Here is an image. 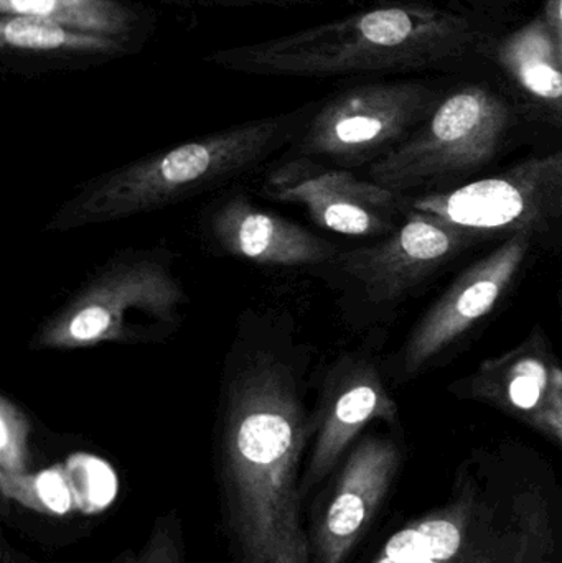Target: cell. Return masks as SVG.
I'll return each instance as SVG.
<instances>
[{"mask_svg":"<svg viewBox=\"0 0 562 563\" xmlns=\"http://www.w3.org/2000/svg\"><path fill=\"white\" fill-rule=\"evenodd\" d=\"M510 121V108L500 96L485 86H467L438 104L412 137L376 158L370 177L401 194L484 167L500 148Z\"/></svg>","mask_w":562,"mask_h":563,"instance_id":"8992f818","label":"cell"},{"mask_svg":"<svg viewBox=\"0 0 562 563\" xmlns=\"http://www.w3.org/2000/svg\"><path fill=\"white\" fill-rule=\"evenodd\" d=\"M481 238L411 208L405 223L385 240L342 254L339 264L362 285L370 300L392 303L408 297Z\"/></svg>","mask_w":562,"mask_h":563,"instance_id":"9c48e42d","label":"cell"},{"mask_svg":"<svg viewBox=\"0 0 562 563\" xmlns=\"http://www.w3.org/2000/svg\"><path fill=\"white\" fill-rule=\"evenodd\" d=\"M411 208L484 238L535 234L562 220V151L455 190L416 198Z\"/></svg>","mask_w":562,"mask_h":563,"instance_id":"52a82bcc","label":"cell"},{"mask_svg":"<svg viewBox=\"0 0 562 563\" xmlns=\"http://www.w3.org/2000/svg\"><path fill=\"white\" fill-rule=\"evenodd\" d=\"M30 422L9 397H0V478L29 475Z\"/></svg>","mask_w":562,"mask_h":563,"instance_id":"ffe728a7","label":"cell"},{"mask_svg":"<svg viewBox=\"0 0 562 563\" xmlns=\"http://www.w3.org/2000/svg\"><path fill=\"white\" fill-rule=\"evenodd\" d=\"M401 453L392 440H363L340 475L317 536L319 563H343L365 532L398 472Z\"/></svg>","mask_w":562,"mask_h":563,"instance_id":"5bb4252c","label":"cell"},{"mask_svg":"<svg viewBox=\"0 0 562 563\" xmlns=\"http://www.w3.org/2000/svg\"><path fill=\"white\" fill-rule=\"evenodd\" d=\"M68 466H55L38 475L0 478L3 498L15 499L25 508L45 515L71 512L96 515L108 508L118 495L114 473L95 459H78Z\"/></svg>","mask_w":562,"mask_h":563,"instance_id":"e0dca14e","label":"cell"},{"mask_svg":"<svg viewBox=\"0 0 562 563\" xmlns=\"http://www.w3.org/2000/svg\"><path fill=\"white\" fill-rule=\"evenodd\" d=\"M307 437L293 374L269 354L256 357L231 387L223 433L231 528L244 563H310L297 489Z\"/></svg>","mask_w":562,"mask_h":563,"instance_id":"6da1fadb","label":"cell"},{"mask_svg":"<svg viewBox=\"0 0 562 563\" xmlns=\"http://www.w3.org/2000/svg\"><path fill=\"white\" fill-rule=\"evenodd\" d=\"M142 43L81 32L35 16L0 15L3 59L46 68H81L134 55Z\"/></svg>","mask_w":562,"mask_h":563,"instance_id":"2e32d148","label":"cell"},{"mask_svg":"<svg viewBox=\"0 0 562 563\" xmlns=\"http://www.w3.org/2000/svg\"><path fill=\"white\" fill-rule=\"evenodd\" d=\"M312 106L233 125L89 181L58 211L48 230L69 231L162 210L246 174L312 118Z\"/></svg>","mask_w":562,"mask_h":563,"instance_id":"3957f363","label":"cell"},{"mask_svg":"<svg viewBox=\"0 0 562 563\" xmlns=\"http://www.w3.org/2000/svg\"><path fill=\"white\" fill-rule=\"evenodd\" d=\"M373 563H561L547 493L464 473L438 511L389 538Z\"/></svg>","mask_w":562,"mask_h":563,"instance_id":"277c9868","label":"cell"},{"mask_svg":"<svg viewBox=\"0 0 562 563\" xmlns=\"http://www.w3.org/2000/svg\"><path fill=\"white\" fill-rule=\"evenodd\" d=\"M194 2L207 3V5H221V7H253V5L287 7V5H299V3L316 2V0H194Z\"/></svg>","mask_w":562,"mask_h":563,"instance_id":"7402d4cb","label":"cell"},{"mask_svg":"<svg viewBox=\"0 0 562 563\" xmlns=\"http://www.w3.org/2000/svg\"><path fill=\"white\" fill-rule=\"evenodd\" d=\"M211 234L231 256L261 266H319L337 257L335 247L322 238L241 195L217 208Z\"/></svg>","mask_w":562,"mask_h":563,"instance_id":"9a60e30c","label":"cell"},{"mask_svg":"<svg viewBox=\"0 0 562 563\" xmlns=\"http://www.w3.org/2000/svg\"><path fill=\"white\" fill-rule=\"evenodd\" d=\"M544 16H547L548 23H550L554 36H557L562 59V0H548L547 15Z\"/></svg>","mask_w":562,"mask_h":563,"instance_id":"603a6c76","label":"cell"},{"mask_svg":"<svg viewBox=\"0 0 562 563\" xmlns=\"http://www.w3.org/2000/svg\"><path fill=\"white\" fill-rule=\"evenodd\" d=\"M531 240V233L514 234L449 285L406 340L401 356L405 376L421 373L439 354L494 311L517 279Z\"/></svg>","mask_w":562,"mask_h":563,"instance_id":"8fae6325","label":"cell"},{"mask_svg":"<svg viewBox=\"0 0 562 563\" xmlns=\"http://www.w3.org/2000/svg\"><path fill=\"white\" fill-rule=\"evenodd\" d=\"M434 108L431 89L418 82L356 86L320 106L304 128L297 157L355 165L392 151Z\"/></svg>","mask_w":562,"mask_h":563,"instance_id":"ba28073f","label":"cell"},{"mask_svg":"<svg viewBox=\"0 0 562 563\" xmlns=\"http://www.w3.org/2000/svg\"><path fill=\"white\" fill-rule=\"evenodd\" d=\"M396 416L398 407L375 364L356 357L337 364L323 386L306 486L319 483L366 426L375 420L395 422Z\"/></svg>","mask_w":562,"mask_h":563,"instance_id":"4fadbf2b","label":"cell"},{"mask_svg":"<svg viewBox=\"0 0 562 563\" xmlns=\"http://www.w3.org/2000/svg\"><path fill=\"white\" fill-rule=\"evenodd\" d=\"M497 58L525 95L562 118V59L547 16L508 35L498 46Z\"/></svg>","mask_w":562,"mask_h":563,"instance_id":"ac0fdd59","label":"cell"},{"mask_svg":"<svg viewBox=\"0 0 562 563\" xmlns=\"http://www.w3.org/2000/svg\"><path fill=\"white\" fill-rule=\"evenodd\" d=\"M455 394L495 407L562 446V364L543 331L488 357Z\"/></svg>","mask_w":562,"mask_h":563,"instance_id":"7c38bea8","label":"cell"},{"mask_svg":"<svg viewBox=\"0 0 562 563\" xmlns=\"http://www.w3.org/2000/svg\"><path fill=\"white\" fill-rule=\"evenodd\" d=\"M187 301L158 253H132L96 271L36 331L35 350L147 343L172 334Z\"/></svg>","mask_w":562,"mask_h":563,"instance_id":"5b68a950","label":"cell"},{"mask_svg":"<svg viewBox=\"0 0 562 563\" xmlns=\"http://www.w3.org/2000/svg\"><path fill=\"white\" fill-rule=\"evenodd\" d=\"M0 15L35 16L98 35L144 43L147 19L124 0H0Z\"/></svg>","mask_w":562,"mask_h":563,"instance_id":"d6986e66","label":"cell"},{"mask_svg":"<svg viewBox=\"0 0 562 563\" xmlns=\"http://www.w3.org/2000/svg\"><path fill=\"white\" fill-rule=\"evenodd\" d=\"M266 194L283 203L302 207L317 227L353 238L393 233L401 203L399 194L375 181L322 167L307 157L274 168L266 180Z\"/></svg>","mask_w":562,"mask_h":563,"instance_id":"30bf717a","label":"cell"},{"mask_svg":"<svg viewBox=\"0 0 562 563\" xmlns=\"http://www.w3.org/2000/svg\"><path fill=\"white\" fill-rule=\"evenodd\" d=\"M122 563H184L181 562L178 526L174 516L162 518L155 525L144 549L139 554L129 555Z\"/></svg>","mask_w":562,"mask_h":563,"instance_id":"44dd1931","label":"cell"},{"mask_svg":"<svg viewBox=\"0 0 562 563\" xmlns=\"http://www.w3.org/2000/svg\"><path fill=\"white\" fill-rule=\"evenodd\" d=\"M482 43L484 33L467 16L431 5L395 3L218 49L205 62L243 75L326 79L445 65L467 58Z\"/></svg>","mask_w":562,"mask_h":563,"instance_id":"7a4b0ae2","label":"cell"}]
</instances>
